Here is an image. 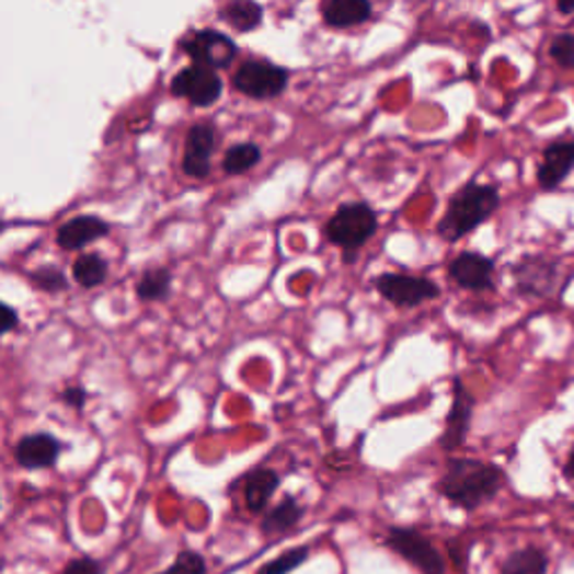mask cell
I'll return each mask as SVG.
<instances>
[{"label":"cell","mask_w":574,"mask_h":574,"mask_svg":"<svg viewBox=\"0 0 574 574\" xmlns=\"http://www.w3.org/2000/svg\"><path fill=\"white\" fill-rule=\"evenodd\" d=\"M503 485L505 471L498 464L475 458H451L438 490L451 505L473 512L494 501Z\"/></svg>","instance_id":"obj_1"},{"label":"cell","mask_w":574,"mask_h":574,"mask_svg":"<svg viewBox=\"0 0 574 574\" xmlns=\"http://www.w3.org/2000/svg\"><path fill=\"white\" fill-rule=\"evenodd\" d=\"M501 207V194L494 184H464L449 200L445 216L438 222V233L447 243H458L460 238L487 222Z\"/></svg>","instance_id":"obj_2"},{"label":"cell","mask_w":574,"mask_h":574,"mask_svg":"<svg viewBox=\"0 0 574 574\" xmlns=\"http://www.w3.org/2000/svg\"><path fill=\"white\" fill-rule=\"evenodd\" d=\"M377 214L366 203H346L325 225V238L334 248H342L346 263H353L357 250H361L377 233Z\"/></svg>","instance_id":"obj_3"},{"label":"cell","mask_w":574,"mask_h":574,"mask_svg":"<svg viewBox=\"0 0 574 574\" xmlns=\"http://www.w3.org/2000/svg\"><path fill=\"white\" fill-rule=\"evenodd\" d=\"M375 290L395 308H417L440 297V285L426 276L384 272L375 278Z\"/></svg>","instance_id":"obj_4"},{"label":"cell","mask_w":574,"mask_h":574,"mask_svg":"<svg viewBox=\"0 0 574 574\" xmlns=\"http://www.w3.org/2000/svg\"><path fill=\"white\" fill-rule=\"evenodd\" d=\"M384 543L389 550L409 561L420 574H447V563L440 550L417 530L391 528Z\"/></svg>","instance_id":"obj_5"},{"label":"cell","mask_w":574,"mask_h":574,"mask_svg":"<svg viewBox=\"0 0 574 574\" xmlns=\"http://www.w3.org/2000/svg\"><path fill=\"white\" fill-rule=\"evenodd\" d=\"M180 50L200 66L214 68V70H222L227 66L233 64V59L238 57V45L231 36L216 32V30H196V32H188L182 41H180Z\"/></svg>","instance_id":"obj_6"},{"label":"cell","mask_w":574,"mask_h":574,"mask_svg":"<svg viewBox=\"0 0 574 574\" xmlns=\"http://www.w3.org/2000/svg\"><path fill=\"white\" fill-rule=\"evenodd\" d=\"M290 72L269 61H248L233 74V88L252 100H272L285 92Z\"/></svg>","instance_id":"obj_7"},{"label":"cell","mask_w":574,"mask_h":574,"mask_svg":"<svg viewBox=\"0 0 574 574\" xmlns=\"http://www.w3.org/2000/svg\"><path fill=\"white\" fill-rule=\"evenodd\" d=\"M171 92L175 97L186 100L188 104H194L198 108H207L216 104L222 94V79L218 70L191 64L182 72H177L171 81Z\"/></svg>","instance_id":"obj_8"},{"label":"cell","mask_w":574,"mask_h":574,"mask_svg":"<svg viewBox=\"0 0 574 574\" xmlns=\"http://www.w3.org/2000/svg\"><path fill=\"white\" fill-rule=\"evenodd\" d=\"M512 274L520 295L546 299L554 290L559 265L543 256H525L512 267Z\"/></svg>","instance_id":"obj_9"},{"label":"cell","mask_w":574,"mask_h":574,"mask_svg":"<svg viewBox=\"0 0 574 574\" xmlns=\"http://www.w3.org/2000/svg\"><path fill=\"white\" fill-rule=\"evenodd\" d=\"M574 173V137L552 139L537 167V182L543 191H556Z\"/></svg>","instance_id":"obj_10"},{"label":"cell","mask_w":574,"mask_h":574,"mask_svg":"<svg viewBox=\"0 0 574 574\" xmlns=\"http://www.w3.org/2000/svg\"><path fill=\"white\" fill-rule=\"evenodd\" d=\"M494 272L496 263L478 252H462L449 263V276L469 292L494 290Z\"/></svg>","instance_id":"obj_11"},{"label":"cell","mask_w":574,"mask_h":574,"mask_svg":"<svg viewBox=\"0 0 574 574\" xmlns=\"http://www.w3.org/2000/svg\"><path fill=\"white\" fill-rule=\"evenodd\" d=\"M216 149V130L211 124L191 126L184 144L182 171L188 177H207L211 173V156Z\"/></svg>","instance_id":"obj_12"},{"label":"cell","mask_w":574,"mask_h":574,"mask_svg":"<svg viewBox=\"0 0 574 574\" xmlns=\"http://www.w3.org/2000/svg\"><path fill=\"white\" fill-rule=\"evenodd\" d=\"M471 415H473V395L464 387L460 377L454 379V402L451 411L447 415V424L440 436V447L445 451H456L464 445V438L471 428Z\"/></svg>","instance_id":"obj_13"},{"label":"cell","mask_w":574,"mask_h":574,"mask_svg":"<svg viewBox=\"0 0 574 574\" xmlns=\"http://www.w3.org/2000/svg\"><path fill=\"white\" fill-rule=\"evenodd\" d=\"M64 451V445L57 436L45 434H27L19 440L14 447V460L23 469H50L59 462V456Z\"/></svg>","instance_id":"obj_14"},{"label":"cell","mask_w":574,"mask_h":574,"mask_svg":"<svg viewBox=\"0 0 574 574\" xmlns=\"http://www.w3.org/2000/svg\"><path fill=\"white\" fill-rule=\"evenodd\" d=\"M108 233H111V225L104 218L83 214V216L70 218L68 222H64L59 227L57 245L66 252H79V250L88 248L94 241H100V238H104Z\"/></svg>","instance_id":"obj_15"},{"label":"cell","mask_w":574,"mask_h":574,"mask_svg":"<svg viewBox=\"0 0 574 574\" xmlns=\"http://www.w3.org/2000/svg\"><path fill=\"white\" fill-rule=\"evenodd\" d=\"M280 487V475L278 471L269 467H259L248 475L245 483V505L252 514H265L267 503L274 496V492Z\"/></svg>","instance_id":"obj_16"},{"label":"cell","mask_w":574,"mask_h":574,"mask_svg":"<svg viewBox=\"0 0 574 574\" xmlns=\"http://www.w3.org/2000/svg\"><path fill=\"white\" fill-rule=\"evenodd\" d=\"M370 14L368 0H328L323 5V21L330 27H355L366 23Z\"/></svg>","instance_id":"obj_17"},{"label":"cell","mask_w":574,"mask_h":574,"mask_svg":"<svg viewBox=\"0 0 574 574\" xmlns=\"http://www.w3.org/2000/svg\"><path fill=\"white\" fill-rule=\"evenodd\" d=\"M306 509L303 505L295 498V496H285L278 505H274L269 512L263 514V520H261V530L263 535H283L287 530L297 528V525L301 523Z\"/></svg>","instance_id":"obj_18"},{"label":"cell","mask_w":574,"mask_h":574,"mask_svg":"<svg viewBox=\"0 0 574 574\" xmlns=\"http://www.w3.org/2000/svg\"><path fill=\"white\" fill-rule=\"evenodd\" d=\"M171 287H173V276L167 267H149L137 278L135 292L141 303H158L171 297Z\"/></svg>","instance_id":"obj_19"},{"label":"cell","mask_w":574,"mask_h":574,"mask_svg":"<svg viewBox=\"0 0 574 574\" xmlns=\"http://www.w3.org/2000/svg\"><path fill=\"white\" fill-rule=\"evenodd\" d=\"M220 19L236 32H252L263 23V8L256 0H227Z\"/></svg>","instance_id":"obj_20"},{"label":"cell","mask_w":574,"mask_h":574,"mask_svg":"<svg viewBox=\"0 0 574 574\" xmlns=\"http://www.w3.org/2000/svg\"><path fill=\"white\" fill-rule=\"evenodd\" d=\"M108 272H111V265L102 254H81L72 265V278L81 287H85V290L104 285L108 278Z\"/></svg>","instance_id":"obj_21"},{"label":"cell","mask_w":574,"mask_h":574,"mask_svg":"<svg viewBox=\"0 0 574 574\" xmlns=\"http://www.w3.org/2000/svg\"><path fill=\"white\" fill-rule=\"evenodd\" d=\"M501 574H548V554L539 548L516 550L501 565Z\"/></svg>","instance_id":"obj_22"},{"label":"cell","mask_w":574,"mask_h":574,"mask_svg":"<svg viewBox=\"0 0 574 574\" xmlns=\"http://www.w3.org/2000/svg\"><path fill=\"white\" fill-rule=\"evenodd\" d=\"M261 162V149L256 147L254 141H243V144H236L222 160V169L229 175H243L250 169H254Z\"/></svg>","instance_id":"obj_23"},{"label":"cell","mask_w":574,"mask_h":574,"mask_svg":"<svg viewBox=\"0 0 574 574\" xmlns=\"http://www.w3.org/2000/svg\"><path fill=\"white\" fill-rule=\"evenodd\" d=\"M27 278L36 287V290H41L45 295H59V292H66L70 287V280L64 274V269H59L55 265H41V267L32 269L27 274Z\"/></svg>","instance_id":"obj_24"},{"label":"cell","mask_w":574,"mask_h":574,"mask_svg":"<svg viewBox=\"0 0 574 574\" xmlns=\"http://www.w3.org/2000/svg\"><path fill=\"white\" fill-rule=\"evenodd\" d=\"M308 559H310V548L308 546H297L292 550L278 554L276 559L267 561L265 565H261L256 574H290L297 567H301Z\"/></svg>","instance_id":"obj_25"},{"label":"cell","mask_w":574,"mask_h":574,"mask_svg":"<svg viewBox=\"0 0 574 574\" xmlns=\"http://www.w3.org/2000/svg\"><path fill=\"white\" fill-rule=\"evenodd\" d=\"M158 574H207V561L200 552H194V550H182L173 563L158 572Z\"/></svg>","instance_id":"obj_26"},{"label":"cell","mask_w":574,"mask_h":574,"mask_svg":"<svg viewBox=\"0 0 574 574\" xmlns=\"http://www.w3.org/2000/svg\"><path fill=\"white\" fill-rule=\"evenodd\" d=\"M550 57L565 70L574 68V34L561 32L550 41Z\"/></svg>","instance_id":"obj_27"},{"label":"cell","mask_w":574,"mask_h":574,"mask_svg":"<svg viewBox=\"0 0 574 574\" xmlns=\"http://www.w3.org/2000/svg\"><path fill=\"white\" fill-rule=\"evenodd\" d=\"M64 574H104V565L92 556H77L66 565Z\"/></svg>","instance_id":"obj_28"},{"label":"cell","mask_w":574,"mask_h":574,"mask_svg":"<svg viewBox=\"0 0 574 574\" xmlns=\"http://www.w3.org/2000/svg\"><path fill=\"white\" fill-rule=\"evenodd\" d=\"M61 400L66 406L74 409V411H83L85 402H88V391L81 389V387H68L64 393H61Z\"/></svg>","instance_id":"obj_29"},{"label":"cell","mask_w":574,"mask_h":574,"mask_svg":"<svg viewBox=\"0 0 574 574\" xmlns=\"http://www.w3.org/2000/svg\"><path fill=\"white\" fill-rule=\"evenodd\" d=\"M21 323L19 312L12 306H3V325H0V334H10Z\"/></svg>","instance_id":"obj_30"},{"label":"cell","mask_w":574,"mask_h":574,"mask_svg":"<svg viewBox=\"0 0 574 574\" xmlns=\"http://www.w3.org/2000/svg\"><path fill=\"white\" fill-rule=\"evenodd\" d=\"M556 10L563 16H572L574 14V0H556Z\"/></svg>","instance_id":"obj_31"},{"label":"cell","mask_w":574,"mask_h":574,"mask_svg":"<svg viewBox=\"0 0 574 574\" xmlns=\"http://www.w3.org/2000/svg\"><path fill=\"white\" fill-rule=\"evenodd\" d=\"M563 473L574 481V449H572V454H570V458H567V462L563 467Z\"/></svg>","instance_id":"obj_32"}]
</instances>
